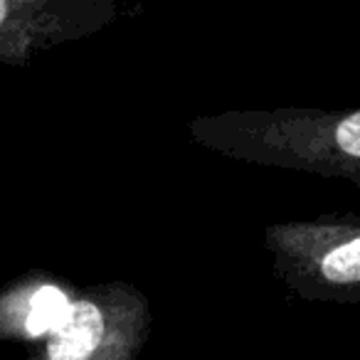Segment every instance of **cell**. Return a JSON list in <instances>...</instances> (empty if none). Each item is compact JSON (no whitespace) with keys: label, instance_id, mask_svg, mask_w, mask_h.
I'll list each match as a JSON object with an SVG mask.
<instances>
[{"label":"cell","instance_id":"1","mask_svg":"<svg viewBox=\"0 0 360 360\" xmlns=\"http://www.w3.org/2000/svg\"><path fill=\"white\" fill-rule=\"evenodd\" d=\"M188 134L225 158L360 186V106L232 109L195 116Z\"/></svg>","mask_w":360,"mask_h":360},{"label":"cell","instance_id":"4","mask_svg":"<svg viewBox=\"0 0 360 360\" xmlns=\"http://www.w3.org/2000/svg\"><path fill=\"white\" fill-rule=\"evenodd\" d=\"M116 15L114 0H0V65L27 67L40 52L96 35Z\"/></svg>","mask_w":360,"mask_h":360},{"label":"cell","instance_id":"5","mask_svg":"<svg viewBox=\"0 0 360 360\" xmlns=\"http://www.w3.org/2000/svg\"><path fill=\"white\" fill-rule=\"evenodd\" d=\"M72 294L50 274H30L0 294V338L45 340L65 316Z\"/></svg>","mask_w":360,"mask_h":360},{"label":"cell","instance_id":"2","mask_svg":"<svg viewBox=\"0 0 360 360\" xmlns=\"http://www.w3.org/2000/svg\"><path fill=\"white\" fill-rule=\"evenodd\" d=\"M274 276L301 301L360 304V215L326 212L264 227Z\"/></svg>","mask_w":360,"mask_h":360},{"label":"cell","instance_id":"3","mask_svg":"<svg viewBox=\"0 0 360 360\" xmlns=\"http://www.w3.org/2000/svg\"><path fill=\"white\" fill-rule=\"evenodd\" d=\"M150 326V301L139 286L121 279L84 286L27 360H139Z\"/></svg>","mask_w":360,"mask_h":360}]
</instances>
